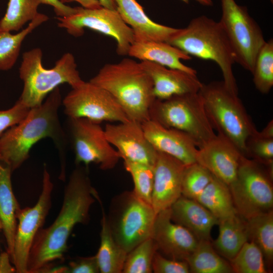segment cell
I'll list each match as a JSON object with an SVG mask.
<instances>
[{
    "mask_svg": "<svg viewBox=\"0 0 273 273\" xmlns=\"http://www.w3.org/2000/svg\"><path fill=\"white\" fill-rule=\"evenodd\" d=\"M87 169L77 166L70 174L59 214L50 226L40 229L34 238L27 273L45 272L54 261L62 260L74 227L88 222L90 207L99 196L92 185Z\"/></svg>",
    "mask_w": 273,
    "mask_h": 273,
    "instance_id": "6da1fadb",
    "label": "cell"
},
{
    "mask_svg": "<svg viewBox=\"0 0 273 273\" xmlns=\"http://www.w3.org/2000/svg\"><path fill=\"white\" fill-rule=\"evenodd\" d=\"M61 103L57 87L44 102L30 108L22 121L6 130L0 136V161L13 171L28 159L34 145L42 139L50 138L59 153L60 178L64 179L67 136L58 114Z\"/></svg>",
    "mask_w": 273,
    "mask_h": 273,
    "instance_id": "7a4b0ae2",
    "label": "cell"
},
{
    "mask_svg": "<svg viewBox=\"0 0 273 273\" xmlns=\"http://www.w3.org/2000/svg\"><path fill=\"white\" fill-rule=\"evenodd\" d=\"M89 81L109 92L130 120L142 123L150 119L156 98L152 79L140 62L125 58L106 64Z\"/></svg>",
    "mask_w": 273,
    "mask_h": 273,
    "instance_id": "3957f363",
    "label": "cell"
},
{
    "mask_svg": "<svg viewBox=\"0 0 273 273\" xmlns=\"http://www.w3.org/2000/svg\"><path fill=\"white\" fill-rule=\"evenodd\" d=\"M167 42L190 56L214 61L221 70L225 86L238 95L233 70L235 55L219 22L205 15L197 17L186 27L178 28Z\"/></svg>",
    "mask_w": 273,
    "mask_h": 273,
    "instance_id": "277c9868",
    "label": "cell"
},
{
    "mask_svg": "<svg viewBox=\"0 0 273 273\" xmlns=\"http://www.w3.org/2000/svg\"><path fill=\"white\" fill-rule=\"evenodd\" d=\"M199 93L217 134L230 142L246 157L247 141L258 130L238 95L232 93L222 81L203 83Z\"/></svg>",
    "mask_w": 273,
    "mask_h": 273,
    "instance_id": "5b68a950",
    "label": "cell"
},
{
    "mask_svg": "<svg viewBox=\"0 0 273 273\" xmlns=\"http://www.w3.org/2000/svg\"><path fill=\"white\" fill-rule=\"evenodd\" d=\"M42 57L39 48L25 52L19 68L24 86L18 100L30 108L41 105L46 97L61 84L67 83L73 88L84 81L72 54H64L50 69L43 66Z\"/></svg>",
    "mask_w": 273,
    "mask_h": 273,
    "instance_id": "8992f818",
    "label": "cell"
},
{
    "mask_svg": "<svg viewBox=\"0 0 273 273\" xmlns=\"http://www.w3.org/2000/svg\"><path fill=\"white\" fill-rule=\"evenodd\" d=\"M150 119L186 132L198 148L216 135L199 92L175 95L163 100L156 99L150 109Z\"/></svg>",
    "mask_w": 273,
    "mask_h": 273,
    "instance_id": "52a82bcc",
    "label": "cell"
},
{
    "mask_svg": "<svg viewBox=\"0 0 273 273\" xmlns=\"http://www.w3.org/2000/svg\"><path fill=\"white\" fill-rule=\"evenodd\" d=\"M156 215L151 204L126 191L112 199L107 219L113 239L128 253L151 238Z\"/></svg>",
    "mask_w": 273,
    "mask_h": 273,
    "instance_id": "ba28073f",
    "label": "cell"
},
{
    "mask_svg": "<svg viewBox=\"0 0 273 273\" xmlns=\"http://www.w3.org/2000/svg\"><path fill=\"white\" fill-rule=\"evenodd\" d=\"M272 164L243 157L235 179L229 186L238 214L247 220L272 210Z\"/></svg>",
    "mask_w": 273,
    "mask_h": 273,
    "instance_id": "9c48e42d",
    "label": "cell"
},
{
    "mask_svg": "<svg viewBox=\"0 0 273 273\" xmlns=\"http://www.w3.org/2000/svg\"><path fill=\"white\" fill-rule=\"evenodd\" d=\"M219 21L234 52L236 63L251 73L256 56L265 42L263 32L245 6L235 0H221Z\"/></svg>",
    "mask_w": 273,
    "mask_h": 273,
    "instance_id": "30bf717a",
    "label": "cell"
},
{
    "mask_svg": "<svg viewBox=\"0 0 273 273\" xmlns=\"http://www.w3.org/2000/svg\"><path fill=\"white\" fill-rule=\"evenodd\" d=\"M74 13L66 17H58V25L71 35L81 36L84 29H90L113 38L118 55H128L134 42L132 29L122 19L116 10L103 7L97 8L75 7Z\"/></svg>",
    "mask_w": 273,
    "mask_h": 273,
    "instance_id": "8fae6325",
    "label": "cell"
},
{
    "mask_svg": "<svg viewBox=\"0 0 273 273\" xmlns=\"http://www.w3.org/2000/svg\"><path fill=\"white\" fill-rule=\"evenodd\" d=\"M62 103L68 118H83L99 123L130 120L109 92L89 81L72 88Z\"/></svg>",
    "mask_w": 273,
    "mask_h": 273,
    "instance_id": "7c38bea8",
    "label": "cell"
},
{
    "mask_svg": "<svg viewBox=\"0 0 273 273\" xmlns=\"http://www.w3.org/2000/svg\"><path fill=\"white\" fill-rule=\"evenodd\" d=\"M100 124L83 118H68L75 162L77 165L82 163L87 168L90 163H95L103 170H110L121 158L107 140L104 128Z\"/></svg>",
    "mask_w": 273,
    "mask_h": 273,
    "instance_id": "4fadbf2b",
    "label": "cell"
},
{
    "mask_svg": "<svg viewBox=\"0 0 273 273\" xmlns=\"http://www.w3.org/2000/svg\"><path fill=\"white\" fill-rule=\"evenodd\" d=\"M53 189V184L44 165L42 190L37 203L32 207L20 208L17 214L18 223L10 258L16 272L27 273L29 252L34 238L51 208Z\"/></svg>",
    "mask_w": 273,
    "mask_h": 273,
    "instance_id": "5bb4252c",
    "label": "cell"
},
{
    "mask_svg": "<svg viewBox=\"0 0 273 273\" xmlns=\"http://www.w3.org/2000/svg\"><path fill=\"white\" fill-rule=\"evenodd\" d=\"M104 131L107 140L123 160L154 167L157 151L146 138L142 123L130 120L117 124L108 123Z\"/></svg>",
    "mask_w": 273,
    "mask_h": 273,
    "instance_id": "9a60e30c",
    "label": "cell"
},
{
    "mask_svg": "<svg viewBox=\"0 0 273 273\" xmlns=\"http://www.w3.org/2000/svg\"><path fill=\"white\" fill-rule=\"evenodd\" d=\"M151 238L157 251L166 257L177 260L186 261L199 241L188 230L171 220L170 208L156 214Z\"/></svg>",
    "mask_w": 273,
    "mask_h": 273,
    "instance_id": "2e32d148",
    "label": "cell"
},
{
    "mask_svg": "<svg viewBox=\"0 0 273 273\" xmlns=\"http://www.w3.org/2000/svg\"><path fill=\"white\" fill-rule=\"evenodd\" d=\"M186 165L170 155L157 152L151 202L156 214L169 208L181 196L182 179Z\"/></svg>",
    "mask_w": 273,
    "mask_h": 273,
    "instance_id": "e0dca14e",
    "label": "cell"
},
{
    "mask_svg": "<svg viewBox=\"0 0 273 273\" xmlns=\"http://www.w3.org/2000/svg\"><path fill=\"white\" fill-rule=\"evenodd\" d=\"M243 157L232 144L216 134L204 146L198 148L196 162L229 186L236 178Z\"/></svg>",
    "mask_w": 273,
    "mask_h": 273,
    "instance_id": "ac0fdd59",
    "label": "cell"
},
{
    "mask_svg": "<svg viewBox=\"0 0 273 273\" xmlns=\"http://www.w3.org/2000/svg\"><path fill=\"white\" fill-rule=\"evenodd\" d=\"M142 125L146 138L157 152L170 155L186 165L196 162L198 147L189 134L152 119Z\"/></svg>",
    "mask_w": 273,
    "mask_h": 273,
    "instance_id": "d6986e66",
    "label": "cell"
},
{
    "mask_svg": "<svg viewBox=\"0 0 273 273\" xmlns=\"http://www.w3.org/2000/svg\"><path fill=\"white\" fill-rule=\"evenodd\" d=\"M140 63L152 79L153 93L157 99L198 93L202 86L197 75L150 61H143Z\"/></svg>",
    "mask_w": 273,
    "mask_h": 273,
    "instance_id": "ffe728a7",
    "label": "cell"
},
{
    "mask_svg": "<svg viewBox=\"0 0 273 273\" xmlns=\"http://www.w3.org/2000/svg\"><path fill=\"white\" fill-rule=\"evenodd\" d=\"M114 1L117 11L133 31L134 42H167L178 29L152 20L136 0Z\"/></svg>",
    "mask_w": 273,
    "mask_h": 273,
    "instance_id": "44dd1931",
    "label": "cell"
},
{
    "mask_svg": "<svg viewBox=\"0 0 273 273\" xmlns=\"http://www.w3.org/2000/svg\"><path fill=\"white\" fill-rule=\"evenodd\" d=\"M171 220L191 232L198 241H211V232L218 219L194 199L181 196L170 207Z\"/></svg>",
    "mask_w": 273,
    "mask_h": 273,
    "instance_id": "7402d4cb",
    "label": "cell"
},
{
    "mask_svg": "<svg viewBox=\"0 0 273 273\" xmlns=\"http://www.w3.org/2000/svg\"><path fill=\"white\" fill-rule=\"evenodd\" d=\"M128 56L142 61L154 62L168 68L181 70L197 75V71L184 64L181 60H189L191 57L179 49L165 41L134 42Z\"/></svg>",
    "mask_w": 273,
    "mask_h": 273,
    "instance_id": "603a6c76",
    "label": "cell"
},
{
    "mask_svg": "<svg viewBox=\"0 0 273 273\" xmlns=\"http://www.w3.org/2000/svg\"><path fill=\"white\" fill-rule=\"evenodd\" d=\"M12 172L8 166L0 163V221L10 258L17 229V214L20 209L12 189Z\"/></svg>",
    "mask_w": 273,
    "mask_h": 273,
    "instance_id": "cb8c5ba5",
    "label": "cell"
},
{
    "mask_svg": "<svg viewBox=\"0 0 273 273\" xmlns=\"http://www.w3.org/2000/svg\"><path fill=\"white\" fill-rule=\"evenodd\" d=\"M217 238L212 242L216 252L229 260L249 240L246 220L238 214L219 221Z\"/></svg>",
    "mask_w": 273,
    "mask_h": 273,
    "instance_id": "d4e9b609",
    "label": "cell"
},
{
    "mask_svg": "<svg viewBox=\"0 0 273 273\" xmlns=\"http://www.w3.org/2000/svg\"><path fill=\"white\" fill-rule=\"evenodd\" d=\"M196 200L219 221L238 214L229 186L214 176Z\"/></svg>",
    "mask_w": 273,
    "mask_h": 273,
    "instance_id": "484cf974",
    "label": "cell"
},
{
    "mask_svg": "<svg viewBox=\"0 0 273 273\" xmlns=\"http://www.w3.org/2000/svg\"><path fill=\"white\" fill-rule=\"evenodd\" d=\"M101 205L102 218L100 245L95 255L101 273H121L127 253L113 239Z\"/></svg>",
    "mask_w": 273,
    "mask_h": 273,
    "instance_id": "4316f807",
    "label": "cell"
},
{
    "mask_svg": "<svg viewBox=\"0 0 273 273\" xmlns=\"http://www.w3.org/2000/svg\"><path fill=\"white\" fill-rule=\"evenodd\" d=\"M186 261L191 272H233L229 262L218 255L211 241H199L195 249Z\"/></svg>",
    "mask_w": 273,
    "mask_h": 273,
    "instance_id": "83f0119b",
    "label": "cell"
},
{
    "mask_svg": "<svg viewBox=\"0 0 273 273\" xmlns=\"http://www.w3.org/2000/svg\"><path fill=\"white\" fill-rule=\"evenodd\" d=\"M48 19L47 15L38 13L27 27L16 34L0 30V70L7 71L13 67L19 57L25 37Z\"/></svg>",
    "mask_w": 273,
    "mask_h": 273,
    "instance_id": "f1b7e54d",
    "label": "cell"
},
{
    "mask_svg": "<svg viewBox=\"0 0 273 273\" xmlns=\"http://www.w3.org/2000/svg\"><path fill=\"white\" fill-rule=\"evenodd\" d=\"M248 241L261 250L266 263L273 258V211L264 212L246 220Z\"/></svg>",
    "mask_w": 273,
    "mask_h": 273,
    "instance_id": "f546056e",
    "label": "cell"
},
{
    "mask_svg": "<svg viewBox=\"0 0 273 273\" xmlns=\"http://www.w3.org/2000/svg\"><path fill=\"white\" fill-rule=\"evenodd\" d=\"M40 4L38 0H9L6 12L0 20V30H19L38 15Z\"/></svg>",
    "mask_w": 273,
    "mask_h": 273,
    "instance_id": "4dcf8cb0",
    "label": "cell"
},
{
    "mask_svg": "<svg viewBox=\"0 0 273 273\" xmlns=\"http://www.w3.org/2000/svg\"><path fill=\"white\" fill-rule=\"evenodd\" d=\"M256 88L267 94L273 86V39L265 41L259 50L252 73Z\"/></svg>",
    "mask_w": 273,
    "mask_h": 273,
    "instance_id": "1f68e13d",
    "label": "cell"
},
{
    "mask_svg": "<svg viewBox=\"0 0 273 273\" xmlns=\"http://www.w3.org/2000/svg\"><path fill=\"white\" fill-rule=\"evenodd\" d=\"M229 263L233 272L266 273L263 254L253 242L247 241Z\"/></svg>",
    "mask_w": 273,
    "mask_h": 273,
    "instance_id": "d6a6232c",
    "label": "cell"
},
{
    "mask_svg": "<svg viewBox=\"0 0 273 273\" xmlns=\"http://www.w3.org/2000/svg\"><path fill=\"white\" fill-rule=\"evenodd\" d=\"M157 246L151 238L144 241L127 254L122 272L151 273Z\"/></svg>",
    "mask_w": 273,
    "mask_h": 273,
    "instance_id": "836d02e7",
    "label": "cell"
},
{
    "mask_svg": "<svg viewBox=\"0 0 273 273\" xmlns=\"http://www.w3.org/2000/svg\"><path fill=\"white\" fill-rule=\"evenodd\" d=\"M123 165L132 177L134 184L132 191L135 195L151 204L154 167L126 160H123Z\"/></svg>",
    "mask_w": 273,
    "mask_h": 273,
    "instance_id": "e575fe53",
    "label": "cell"
},
{
    "mask_svg": "<svg viewBox=\"0 0 273 273\" xmlns=\"http://www.w3.org/2000/svg\"><path fill=\"white\" fill-rule=\"evenodd\" d=\"M213 177L209 170L197 162L186 165L182 179L181 195L196 200Z\"/></svg>",
    "mask_w": 273,
    "mask_h": 273,
    "instance_id": "d590c367",
    "label": "cell"
},
{
    "mask_svg": "<svg viewBox=\"0 0 273 273\" xmlns=\"http://www.w3.org/2000/svg\"><path fill=\"white\" fill-rule=\"evenodd\" d=\"M246 157L266 165L273 163V138L261 136L257 131L248 139Z\"/></svg>",
    "mask_w": 273,
    "mask_h": 273,
    "instance_id": "8d00e7d4",
    "label": "cell"
},
{
    "mask_svg": "<svg viewBox=\"0 0 273 273\" xmlns=\"http://www.w3.org/2000/svg\"><path fill=\"white\" fill-rule=\"evenodd\" d=\"M152 272L155 273H189V266L185 260H177L165 257L157 251L152 263Z\"/></svg>",
    "mask_w": 273,
    "mask_h": 273,
    "instance_id": "74e56055",
    "label": "cell"
},
{
    "mask_svg": "<svg viewBox=\"0 0 273 273\" xmlns=\"http://www.w3.org/2000/svg\"><path fill=\"white\" fill-rule=\"evenodd\" d=\"M30 109L18 100L9 109L0 110V136L8 128L22 121Z\"/></svg>",
    "mask_w": 273,
    "mask_h": 273,
    "instance_id": "f35d334b",
    "label": "cell"
},
{
    "mask_svg": "<svg viewBox=\"0 0 273 273\" xmlns=\"http://www.w3.org/2000/svg\"><path fill=\"white\" fill-rule=\"evenodd\" d=\"M66 273H98L99 267L96 256L80 257L70 262Z\"/></svg>",
    "mask_w": 273,
    "mask_h": 273,
    "instance_id": "ab89813d",
    "label": "cell"
},
{
    "mask_svg": "<svg viewBox=\"0 0 273 273\" xmlns=\"http://www.w3.org/2000/svg\"><path fill=\"white\" fill-rule=\"evenodd\" d=\"M40 4L51 6L58 17H66L73 14L76 8H72L62 3L59 0H38Z\"/></svg>",
    "mask_w": 273,
    "mask_h": 273,
    "instance_id": "60d3db41",
    "label": "cell"
},
{
    "mask_svg": "<svg viewBox=\"0 0 273 273\" xmlns=\"http://www.w3.org/2000/svg\"><path fill=\"white\" fill-rule=\"evenodd\" d=\"M10 261V256L7 251L0 254V273L16 272L15 268L12 266Z\"/></svg>",
    "mask_w": 273,
    "mask_h": 273,
    "instance_id": "b9f144b4",
    "label": "cell"
},
{
    "mask_svg": "<svg viewBox=\"0 0 273 273\" xmlns=\"http://www.w3.org/2000/svg\"><path fill=\"white\" fill-rule=\"evenodd\" d=\"M63 4L76 2L86 8H97L102 7L98 0H59Z\"/></svg>",
    "mask_w": 273,
    "mask_h": 273,
    "instance_id": "7bdbcfd3",
    "label": "cell"
},
{
    "mask_svg": "<svg viewBox=\"0 0 273 273\" xmlns=\"http://www.w3.org/2000/svg\"><path fill=\"white\" fill-rule=\"evenodd\" d=\"M259 134L265 138H273V120H270Z\"/></svg>",
    "mask_w": 273,
    "mask_h": 273,
    "instance_id": "ee69618b",
    "label": "cell"
},
{
    "mask_svg": "<svg viewBox=\"0 0 273 273\" xmlns=\"http://www.w3.org/2000/svg\"><path fill=\"white\" fill-rule=\"evenodd\" d=\"M102 7L112 9L116 10V5L114 0H98Z\"/></svg>",
    "mask_w": 273,
    "mask_h": 273,
    "instance_id": "f6af8a7d",
    "label": "cell"
},
{
    "mask_svg": "<svg viewBox=\"0 0 273 273\" xmlns=\"http://www.w3.org/2000/svg\"><path fill=\"white\" fill-rule=\"evenodd\" d=\"M200 4L205 6H212L213 2L212 0H196Z\"/></svg>",
    "mask_w": 273,
    "mask_h": 273,
    "instance_id": "bcb514c9",
    "label": "cell"
},
{
    "mask_svg": "<svg viewBox=\"0 0 273 273\" xmlns=\"http://www.w3.org/2000/svg\"><path fill=\"white\" fill-rule=\"evenodd\" d=\"M181 1L186 4H188L190 0H181Z\"/></svg>",
    "mask_w": 273,
    "mask_h": 273,
    "instance_id": "7dc6e473",
    "label": "cell"
},
{
    "mask_svg": "<svg viewBox=\"0 0 273 273\" xmlns=\"http://www.w3.org/2000/svg\"><path fill=\"white\" fill-rule=\"evenodd\" d=\"M2 224H1V221H0V229H2Z\"/></svg>",
    "mask_w": 273,
    "mask_h": 273,
    "instance_id": "c3c4849f",
    "label": "cell"
},
{
    "mask_svg": "<svg viewBox=\"0 0 273 273\" xmlns=\"http://www.w3.org/2000/svg\"><path fill=\"white\" fill-rule=\"evenodd\" d=\"M271 3H273V0H270Z\"/></svg>",
    "mask_w": 273,
    "mask_h": 273,
    "instance_id": "681fc988",
    "label": "cell"
}]
</instances>
